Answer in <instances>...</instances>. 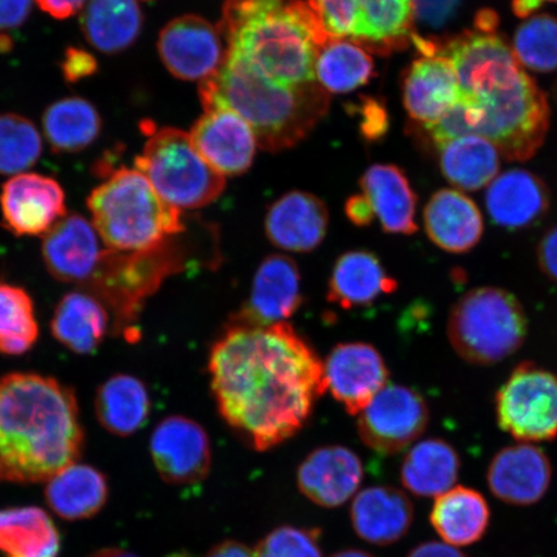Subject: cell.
I'll use <instances>...</instances> for the list:
<instances>
[{"label": "cell", "instance_id": "1", "mask_svg": "<svg viewBox=\"0 0 557 557\" xmlns=\"http://www.w3.org/2000/svg\"><path fill=\"white\" fill-rule=\"evenodd\" d=\"M208 372L221 417L257 451L298 434L329 392L324 361L288 323L227 324Z\"/></svg>", "mask_w": 557, "mask_h": 557}, {"label": "cell", "instance_id": "2", "mask_svg": "<svg viewBox=\"0 0 557 557\" xmlns=\"http://www.w3.org/2000/svg\"><path fill=\"white\" fill-rule=\"evenodd\" d=\"M85 448L72 388L34 373L0 377V480L47 483Z\"/></svg>", "mask_w": 557, "mask_h": 557}, {"label": "cell", "instance_id": "3", "mask_svg": "<svg viewBox=\"0 0 557 557\" xmlns=\"http://www.w3.org/2000/svg\"><path fill=\"white\" fill-rule=\"evenodd\" d=\"M219 30L226 59L282 86L317 83L315 61L329 34L304 0H226Z\"/></svg>", "mask_w": 557, "mask_h": 557}, {"label": "cell", "instance_id": "4", "mask_svg": "<svg viewBox=\"0 0 557 557\" xmlns=\"http://www.w3.org/2000/svg\"><path fill=\"white\" fill-rule=\"evenodd\" d=\"M199 95L205 110L226 108L244 117L260 148L271 152L294 148L308 137L331 102L318 83L276 85L227 59L219 73L200 83Z\"/></svg>", "mask_w": 557, "mask_h": 557}, {"label": "cell", "instance_id": "5", "mask_svg": "<svg viewBox=\"0 0 557 557\" xmlns=\"http://www.w3.org/2000/svg\"><path fill=\"white\" fill-rule=\"evenodd\" d=\"M549 107L531 75L499 83L475 95H461L455 107L428 129L436 146L478 135L496 146L508 162H525L545 143Z\"/></svg>", "mask_w": 557, "mask_h": 557}, {"label": "cell", "instance_id": "6", "mask_svg": "<svg viewBox=\"0 0 557 557\" xmlns=\"http://www.w3.org/2000/svg\"><path fill=\"white\" fill-rule=\"evenodd\" d=\"M87 206L104 246L121 252H149L185 230L181 211L137 170L111 173L89 194Z\"/></svg>", "mask_w": 557, "mask_h": 557}, {"label": "cell", "instance_id": "7", "mask_svg": "<svg viewBox=\"0 0 557 557\" xmlns=\"http://www.w3.org/2000/svg\"><path fill=\"white\" fill-rule=\"evenodd\" d=\"M447 334L455 351L473 366H494L518 352L528 319L518 297L503 288L480 287L453 306Z\"/></svg>", "mask_w": 557, "mask_h": 557}, {"label": "cell", "instance_id": "8", "mask_svg": "<svg viewBox=\"0 0 557 557\" xmlns=\"http://www.w3.org/2000/svg\"><path fill=\"white\" fill-rule=\"evenodd\" d=\"M148 141L136 160L156 191L178 211H193L212 205L226 187V177L213 170L195 148L190 134L165 127H151Z\"/></svg>", "mask_w": 557, "mask_h": 557}, {"label": "cell", "instance_id": "9", "mask_svg": "<svg viewBox=\"0 0 557 557\" xmlns=\"http://www.w3.org/2000/svg\"><path fill=\"white\" fill-rule=\"evenodd\" d=\"M177 269L180 259L170 243L149 252L132 253L104 246L82 290L100 299L113 319L111 330L127 336L146 299Z\"/></svg>", "mask_w": 557, "mask_h": 557}, {"label": "cell", "instance_id": "10", "mask_svg": "<svg viewBox=\"0 0 557 557\" xmlns=\"http://www.w3.org/2000/svg\"><path fill=\"white\" fill-rule=\"evenodd\" d=\"M329 37L386 55L413 41L414 0H308Z\"/></svg>", "mask_w": 557, "mask_h": 557}, {"label": "cell", "instance_id": "11", "mask_svg": "<svg viewBox=\"0 0 557 557\" xmlns=\"http://www.w3.org/2000/svg\"><path fill=\"white\" fill-rule=\"evenodd\" d=\"M499 428L519 443L557 438V375L522 361L496 395Z\"/></svg>", "mask_w": 557, "mask_h": 557}, {"label": "cell", "instance_id": "12", "mask_svg": "<svg viewBox=\"0 0 557 557\" xmlns=\"http://www.w3.org/2000/svg\"><path fill=\"white\" fill-rule=\"evenodd\" d=\"M428 401L416 389L387 385L358 416V433L369 449L396 455L428 430Z\"/></svg>", "mask_w": 557, "mask_h": 557}, {"label": "cell", "instance_id": "13", "mask_svg": "<svg viewBox=\"0 0 557 557\" xmlns=\"http://www.w3.org/2000/svg\"><path fill=\"white\" fill-rule=\"evenodd\" d=\"M158 52L177 79L201 83L219 73L227 50L219 26L197 15H185L172 20L160 32Z\"/></svg>", "mask_w": 557, "mask_h": 557}, {"label": "cell", "instance_id": "14", "mask_svg": "<svg viewBox=\"0 0 557 557\" xmlns=\"http://www.w3.org/2000/svg\"><path fill=\"white\" fill-rule=\"evenodd\" d=\"M150 455L159 476L170 485L203 482L212 468L207 431L184 416H170L158 423L150 437Z\"/></svg>", "mask_w": 557, "mask_h": 557}, {"label": "cell", "instance_id": "15", "mask_svg": "<svg viewBox=\"0 0 557 557\" xmlns=\"http://www.w3.org/2000/svg\"><path fill=\"white\" fill-rule=\"evenodd\" d=\"M326 386L346 412L359 416L388 385L385 359L366 343L339 344L324 361Z\"/></svg>", "mask_w": 557, "mask_h": 557}, {"label": "cell", "instance_id": "16", "mask_svg": "<svg viewBox=\"0 0 557 557\" xmlns=\"http://www.w3.org/2000/svg\"><path fill=\"white\" fill-rule=\"evenodd\" d=\"M304 302L301 274L295 260L270 255L257 269L248 301L228 325L269 326L285 323Z\"/></svg>", "mask_w": 557, "mask_h": 557}, {"label": "cell", "instance_id": "17", "mask_svg": "<svg viewBox=\"0 0 557 557\" xmlns=\"http://www.w3.org/2000/svg\"><path fill=\"white\" fill-rule=\"evenodd\" d=\"M65 193L58 181L38 173L11 177L0 193L7 227L17 236L46 235L66 215Z\"/></svg>", "mask_w": 557, "mask_h": 557}, {"label": "cell", "instance_id": "18", "mask_svg": "<svg viewBox=\"0 0 557 557\" xmlns=\"http://www.w3.org/2000/svg\"><path fill=\"white\" fill-rule=\"evenodd\" d=\"M553 482V465L537 445H508L492 458L486 470L493 496L510 506L539 504Z\"/></svg>", "mask_w": 557, "mask_h": 557}, {"label": "cell", "instance_id": "19", "mask_svg": "<svg viewBox=\"0 0 557 557\" xmlns=\"http://www.w3.org/2000/svg\"><path fill=\"white\" fill-rule=\"evenodd\" d=\"M190 137L200 156L224 177L246 173L260 148L247 121L226 108L207 109Z\"/></svg>", "mask_w": 557, "mask_h": 557}, {"label": "cell", "instance_id": "20", "mask_svg": "<svg viewBox=\"0 0 557 557\" xmlns=\"http://www.w3.org/2000/svg\"><path fill=\"white\" fill-rule=\"evenodd\" d=\"M364 478L361 459L343 445H324L312 450L297 470V485L319 507L343 506L358 492Z\"/></svg>", "mask_w": 557, "mask_h": 557}, {"label": "cell", "instance_id": "21", "mask_svg": "<svg viewBox=\"0 0 557 557\" xmlns=\"http://www.w3.org/2000/svg\"><path fill=\"white\" fill-rule=\"evenodd\" d=\"M458 99L455 66L442 54L422 53L404 73V108L410 120L426 131L447 115Z\"/></svg>", "mask_w": 557, "mask_h": 557}, {"label": "cell", "instance_id": "22", "mask_svg": "<svg viewBox=\"0 0 557 557\" xmlns=\"http://www.w3.org/2000/svg\"><path fill=\"white\" fill-rule=\"evenodd\" d=\"M329 208L310 193L290 191L271 205L264 232L273 246L294 253H309L325 239Z\"/></svg>", "mask_w": 557, "mask_h": 557}, {"label": "cell", "instance_id": "23", "mask_svg": "<svg viewBox=\"0 0 557 557\" xmlns=\"http://www.w3.org/2000/svg\"><path fill=\"white\" fill-rule=\"evenodd\" d=\"M92 222L66 214L44 236L41 255L50 274L62 283L86 284L103 247Z\"/></svg>", "mask_w": 557, "mask_h": 557}, {"label": "cell", "instance_id": "24", "mask_svg": "<svg viewBox=\"0 0 557 557\" xmlns=\"http://www.w3.org/2000/svg\"><path fill=\"white\" fill-rule=\"evenodd\" d=\"M350 518L359 539L385 547L406 537L413 525L414 507L399 487L371 486L354 498Z\"/></svg>", "mask_w": 557, "mask_h": 557}, {"label": "cell", "instance_id": "25", "mask_svg": "<svg viewBox=\"0 0 557 557\" xmlns=\"http://www.w3.org/2000/svg\"><path fill=\"white\" fill-rule=\"evenodd\" d=\"M486 212L493 224L506 230L531 227L549 209V193L543 181L525 170H510L499 174L487 186Z\"/></svg>", "mask_w": 557, "mask_h": 557}, {"label": "cell", "instance_id": "26", "mask_svg": "<svg viewBox=\"0 0 557 557\" xmlns=\"http://www.w3.org/2000/svg\"><path fill=\"white\" fill-rule=\"evenodd\" d=\"M423 224L429 239L451 255L471 252L484 234L483 214L475 201L453 189L438 190L430 198Z\"/></svg>", "mask_w": 557, "mask_h": 557}, {"label": "cell", "instance_id": "27", "mask_svg": "<svg viewBox=\"0 0 557 557\" xmlns=\"http://www.w3.org/2000/svg\"><path fill=\"white\" fill-rule=\"evenodd\" d=\"M373 220H379L388 234L413 235L417 195L399 169L392 164H374L360 178V193Z\"/></svg>", "mask_w": 557, "mask_h": 557}, {"label": "cell", "instance_id": "28", "mask_svg": "<svg viewBox=\"0 0 557 557\" xmlns=\"http://www.w3.org/2000/svg\"><path fill=\"white\" fill-rule=\"evenodd\" d=\"M398 289V282L388 275L379 257L357 249L338 257L334 263L326 299L341 309L363 308L382 296Z\"/></svg>", "mask_w": 557, "mask_h": 557}, {"label": "cell", "instance_id": "29", "mask_svg": "<svg viewBox=\"0 0 557 557\" xmlns=\"http://www.w3.org/2000/svg\"><path fill=\"white\" fill-rule=\"evenodd\" d=\"M110 487L107 475L94 466L73 463L48 480L46 503L67 521L92 519L107 506Z\"/></svg>", "mask_w": 557, "mask_h": 557}, {"label": "cell", "instance_id": "30", "mask_svg": "<svg viewBox=\"0 0 557 557\" xmlns=\"http://www.w3.org/2000/svg\"><path fill=\"white\" fill-rule=\"evenodd\" d=\"M430 522L447 545L471 546L486 534L491 508L482 493L468 486H455L435 498Z\"/></svg>", "mask_w": 557, "mask_h": 557}, {"label": "cell", "instance_id": "31", "mask_svg": "<svg viewBox=\"0 0 557 557\" xmlns=\"http://www.w3.org/2000/svg\"><path fill=\"white\" fill-rule=\"evenodd\" d=\"M110 319L100 299L85 290L70 292L55 306L52 336L72 352L94 354L109 332Z\"/></svg>", "mask_w": 557, "mask_h": 557}, {"label": "cell", "instance_id": "32", "mask_svg": "<svg viewBox=\"0 0 557 557\" xmlns=\"http://www.w3.org/2000/svg\"><path fill=\"white\" fill-rule=\"evenodd\" d=\"M461 458L443 438H426L410 448L403 459L400 480L413 496L436 498L456 486Z\"/></svg>", "mask_w": 557, "mask_h": 557}, {"label": "cell", "instance_id": "33", "mask_svg": "<svg viewBox=\"0 0 557 557\" xmlns=\"http://www.w3.org/2000/svg\"><path fill=\"white\" fill-rule=\"evenodd\" d=\"M144 16L136 0H88L81 25L88 44L97 51L120 53L135 44Z\"/></svg>", "mask_w": 557, "mask_h": 557}, {"label": "cell", "instance_id": "34", "mask_svg": "<svg viewBox=\"0 0 557 557\" xmlns=\"http://www.w3.org/2000/svg\"><path fill=\"white\" fill-rule=\"evenodd\" d=\"M150 409L149 389L135 375L115 374L97 389L96 417L110 434L122 437L136 434L148 421Z\"/></svg>", "mask_w": 557, "mask_h": 557}, {"label": "cell", "instance_id": "35", "mask_svg": "<svg viewBox=\"0 0 557 557\" xmlns=\"http://www.w3.org/2000/svg\"><path fill=\"white\" fill-rule=\"evenodd\" d=\"M60 553L59 529L44 508L0 510V554L4 557H59Z\"/></svg>", "mask_w": 557, "mask_h": 557}, {"label": "cell", "instance_id": "36", "mask_svg": "<svg viewBox=\"0 0 557 557\" xmlns=\"http://www.w3.org/2000/svg\"><path fill=\"white\" fill-rule=\"evenodd\" d=\"M437 149L444 177L458 189L476 191L497 177L500 154L490 139L468 135L438 145Z\"/></svg>", "mask_w": 557, "mask_h": 557}, {"label": "cell", "instance_id": "37", "mask_svg": "<svg viewBox=\"0 0 557 557\" xmlns=\"http://www.w3.org/2000/svg\"><path fill=\"white\" fill-rule=\"evenodd\" d=\"M374 75V61L366 48L351 40L329 38L320 46L315 79L326 94H348L367 85Z\"/></svg>", "mask_w": 557, "mask_h": 557}, {"label": "cell", "instance_id": "38", "mask_svg": "<svg viewBox=\"0 0 557 557\" xmlns=\"http://www.w3.org/2000/svg\"><path fill=\"white\" fill-rule=\"evenodd\" d=\"M101 125L99 111L81 97L55 101L44 115L46 137L58 152L85 150L99 137Z\"/></svg>", "mask_w": 557, "mask_h": 557}, {"label": "cell", "instance_id": "39", "mask_svg": "<svg viewBox=\"0 0 557 557\" xmlns=\"http://www.w3.org/2000/svg\"><path fill=\"white\" fill-rule=\"evenodd\" d=\"M33 299L23 288L0 283V354L23 355L37 343Z\"/></svg>", "mask_w": 557, "mask_h": 557}, {"label": "cell", "instance_id": "40", "mask_svg": "<svg viewBox=\"0 0 557 557\" xmlns=\"http://www.w3.org/2000/svg\"><path fill=\"white\" fill-rule=\"evenodd\" d=\"M44 143L37 127L18 114L0 115V174L17 176L38 162Z\"/></svg>", "mask_w": 557, "mask_h": 557}, {"label": "cell", "instance_id": "41", "mask_svg": "<svg viewBox=\"0 0 557 557\" xmlns=\"http://www.w3.org/2000/svg\"><path fill=\"white\" fill-rule=\"evenodd\" d=\"M512 51L519 64L532 72H556L557 17L547 13L529 17L515 33Z\"/></svg>", "mask_w": 557, "mask_h": 557}, {"label": "cell", "instance_id": "42", "mask_svg": "<svg viewBox=\"0 0 557 557\" xmlns=\"http://www.w3.org/2000/svg\"><path fill=\"white\" fill-rule=\"evenodd\" d=\"M256 557H324L319 528L283 525L273 529L255 549Z\"/></svg>", "mask_w": 557, "mask_h": 557}, {"label": "cell", "instance_id": "43", "mask_svg": "<svg viewBox=\"0 0 557 557\" xmlns=\"http://www.w3.org/2000/svg\"><path fill=\"white\" fill-rule=\"evenodd\" d=\"M97 60L92 53L81 48L70 47L62 59V74L69 83H78L97 72Z\"/></svg>", "mask_w": 557, "mask_h": 557}, {"label": "cell", "instance_id": "44", "mask_svg": "<svg viewBox=\"0 0 557 557\" xmlns=\"http://www.w3.org/2000/svg\"><path fill=\"white\" fill-rule=\"evenodd\" d=\"M33 0H0V32L15 30L25 24Z\"/></svg>", "mask_w": 557, "mask_h": 557}, {"label": "cell", "instance_id": "45", "mask_svg": "<svg viewBox=\"0 0 557 557\" xmlns=\"http://www.w3.org/2000/svg\"><path fill=\"white\" fill-rule=\"evenodd\" d=\"M537 262L542 273L557 283V226L542 236L537 247Z\"/></svg>", "mask_w": 557, "mask_h": 557}, {"label": "cell", "instance_id": "46", "mask_svg": "<svg viewBox=\"0 0 557 557\" xmlns=\"http://www.w3.org/2000/svg\"><path fill=\"white\" fill-rule=\"evenodd\" d=\"M39 9L55 20H66L76 15L88 0H35Z\"/></svg>", "mask_w": 557, "mask_h": 557}, {"label": "cell", "instance_id": "47", "mask_svg": "<svg viewBox=\"0 0 557 557\" xmlns=\"http://www.w3.org/2000/svg\"><path fill=\"white\" fill-rule=\"evenodd\" d=\"M407 557H469L457 547L447 545L444 542H423L410 549Z\"/></svg>", "mask_w": 557, "mask_h": 557}, {"label": "cell", "instance_id": "48", "mask_svg": "<svg viewBox=\"0 0 557 557\" xmlns=\"http://www.w3.org/2000/svg\"><path fill=\"white\" fill-rule=\"evenodd\" d=\"M345 212L355 226L367 227L374 221L371 211L360 194L352 195L348 198L345 206Z\"/></svg>", "mask_w": 557, "mask_h": 557}, {"label": "cell", "instance_id": "49", "mask_svg": "<svg viewBox=\"0 0 557 557\" xmlns=\"http://www.w3.org/2000/svg\"><path fill=\"white\" fill-rule=\"evenodd\" d=\"M205 557H256L253 549L244 543L228 540L214 545Z\"/></svg>", "mask_w": 557, "mask_h": 557}, {"label": "cell", "instance_id": "50", "mask_svg": "<svg viewBox=\"0 0 557 557\" xmlns=\"http://www.w3.org/2000/svg\"><path fill=\"white\" fill-rule=\"evenodd\" d=\"M547 2L557 3V0H512V12L520 18L531 17L535 11Z\"/></svg>", "mask_w": 557, "mask_h": 557}, {"label": "cell", "instance_id": "51", "mask_svg": "<svg viewBox=\"0 0 557 557\" xmlns=\"http://www.w3.org/2000/svg\"><path fill=\"white\" fill-rule=\"evenodd\" d=\"M88 557H138L134 553L127 552V549L124 548H117V547H108V548H101L99 552L94 553L92 555H89Z\"/></svg>", "mask_w": 557, "mask_h": 557}, {"label": "cell", "instance_id": "52", "mask_svg": "<svg viewBox=\"0 0 557 557\" xmlns=\"http://www.w3.org/2000/svg\"><path fill=\"white\" fill-rule=\"evenodd\" d=\"M331 557H374L372 554L364 552V549L359 548H345L341 549L336 554H333Z\"/></svg>", "mask_w": 557, "mask_h": 557}, {"label": "cell", "instance_id": "53", "mask_svg": "<svg viewBox=\"0 0 557 557\" xmlns=\"http://www.w3.org/2000/svg\"><path fill=\"white\" fill-rule=\"evenodd\" d=\"M166 557H195V556L189 553H186V552H181V553H174Z\"/></svg>", "mask_w": 557, "mask_h": 557}, {"label": "cell", "instance_id": "54", "mask_svg": "<svg viewBox=\"0 0 557 557\" xmlns=\"http://www.w3.org/2000/svg\"><path fill=\"white\" fill-rule=\"evenodd\" d=\"M555 99H556V102H557V82H556V86H555Z\"/></svg>", "mask_w": 557, "mask_h": 557}]
</instances>
